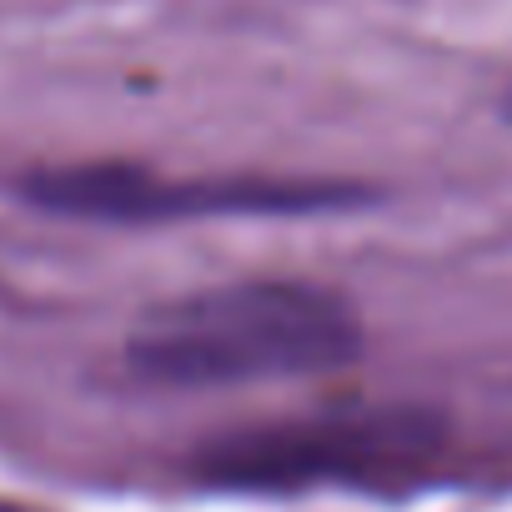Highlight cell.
<instances>
[{"mask_svg": "<svg viewBox=\"0 0 512 512\" xmlns=\"http://www.w3.org/2000/svg\"><path fill=\"white\" fill-rule=\"evenodd\" d=\"M0 512H6V507H0Z\"/></svg>", "mask_w": 512, "mask_h": 512, "instance_id": "obj_4", "label": "cell"}, {"mask_svg": "<svg viewBox=\"0 0 512 512\" xmlns=\"http://www.w3.org/2000/svg\"><path fill=\"white\" fill-rule=\"evenodd\" d=\"M26 201L111 226H161L201 216H307L352 206L362 191L347 181H292V176H161L131 161L46 166L21 181Z\"/></svg>", "mask_w": 512, "mask_h": 512, "instance_id": "obj_3", "label": "cell"}, {"mask_svg": "<svg viewBox=\"0 0 512 512\" xmlns=\"http://www.w3.org/2000/svg\"><path fill=\"white\" fill-rule=\"evenodd\" d=\"M447 422L427 407H352L287 422H256L196 447L201 482L236 492L302 487H402L437 467Z\"/></svg>", "mask_w": 512, "mask_h": 512, "instance_id": "obj_2", "label": "cell"}, {"mask_svg": "<svg viewBox=\"0 0 512 512\" xmlns=\"http://www.w3.org/2000/svg\"><path fill=\"white\" fill-rule=\"evenodd\" d=\"M362 347L342 297L312 282H221L141 317L126 362L156 387H221L256 377H302L352 362Z\"/></svg>", "mask_w": 512, "mask_h": 512, "instance_id": "obj_1", "label": "cell"}]
</instances>
